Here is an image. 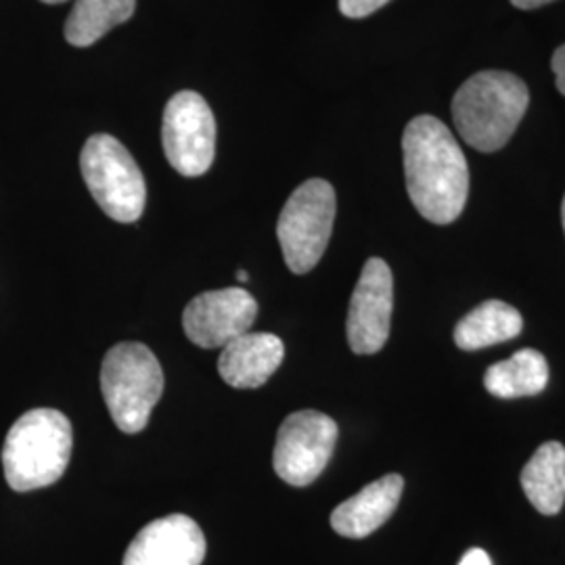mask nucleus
I'll return each mask as SVG.
<instances>
[{
	"mask_svg": "<svg viewBox=\"0 0 565 565\" xmlns=\"http://www.w3.org/2000/svg\"><path fill=\"white\" fill-rule=\"evenodd\" d=\"M403 156L406 191L417 212L429 223H455L469 195V168L445 121L434 116L408 121Z\"/></svg>",
	"mask_w": 565,
	"mask_h": 565,
	"instance_id": "obj_1",
	"label": "nucleus"
},
{
	"mask_svg": "<svg viewBox=\"0 0 565 565\" xmlns=\"http://www.w3.org/2000/svg\"><path fill=\"white\" fill-rule=\"evenodd\" d=\"M530 93L522 78L488 70L471 76L452 99V120L463 141L484 153L503 149L524 118Z\"/></svg>",
	"mask_w": 565,
	"mask_h": 565,
	"instance_id": "obj_2",
	"label": "nucleus"
},
{
	"mask_svg": "<svg viewBox=\"0 0 565 565\" xmlns=\"http://www.w3.org/2000/svg\"><path fill=\"white\" fill-rule=\"evenodd\" d=\"M74 446L70 419L55 408H32L9 429L2 446L4 480L30 492L63 478Z\"/></svg>",
	"mask_w": 565,
	"mask_h": 565,
	"instance_id": "obj_3",
	"label": "nucleus"
},
{
	"mask_svg": "<svg viewBox=\"0 0 565 565\" xmlns=\"http://www.w3.org/2000/svg\"><path fill=\"white\" fill-rule=\"evenodd\" d=\"M102 392L114 424L124 434H139L162 398L160 361L145 343L114 345L103 359Z\"/></svg>",
	"mask_w": 565,
	"mask_h": 565,
	"instance_id": "obj_4",
	"label": "nucleus"
},
{
	"mask_svg": "<svg viewBox=\"0 0 565 565\" xmlns=\"http://www.w3.org/2000/svg\"><path fill=\"white\" fill-rule=\"evenodd\" d=\"M81 170L90 195L109 218L116 223L141 218L147 200L141 168L116 137H90L82 149Z\"/></svg>",
	"mask_w": 565,
	"mask_h": 565,
	"instance_id": "obj_5",
	"label": "nucleus"
},
{
	"mask_svg": "<svg viewBox=\"0 0 565 565\" xmlns=\"http://www.w3.org/2000/svg\"><path fill=\"white\" fill-rule=\"evenodd\" d=\"M335 221V191L323 179L302 182L285 203L277 223L282 258L294 275L321 263Z\"/></svg>",
	"mask_w": 565,
	"mask_h": 565,
	"instance_id": "obj_6",
	"label": "nucleus"
},
{
	"mask_svg": "<svg viewBox=\"0 0 565 565\" xmlns=\"http://www.w3.org/2000/svg\"><path fill=\"white\" fill-rule=\"evenodd\" d=\"M163 153L182 177H202L214 163L216 120L202 95L177 93L163 109Z\"/></svg>",
	"mask_w": 565,
	"mask_h": 565,
	"instance_id": "obj_7",
	"label": "nucleus"
},
{
	"mask_svg": "<svg viewBox=\"0 0 565 565\" xmlns=\"http://www.w3.org/2000/svg\"><path fill=\"white\" fill-rule=\"evenodd\" d=\"M338 424L319 411L289 415L277 434L273 467L285 484L303 488L324 471L335 450Z\"/></svg>",
	"mask_w": 565,
	"mask_h": 565,
	"instance_id": "obj_8",
	"label": "nucleus"
},
{
	"mask_svg": "<svg viewBox=\"0 0 565 565\" xmlns=\"http://www.w3.org/2000/svg\"><path fill=\"white\" fill-rule=\"evenodd\" d=\"M394 310V279L382 258L366 260L354 287L345 333L354 354H377L390 338Z\"/></svg>",
	"mask_w": 565,
	"mask_h": 565,
	"instance_id": "obj_9",
	"label": "nucleus"
},
{
	"mask_svg": "<svg viewBox=\"0 0 565 565\" xmlns=\"http://www.w3.org/2000/svg\"><path fill=\"white\" fill-rule=\"evenodd\" d=\"M258 317L256 298L243 287L205 291L186 303L182 329L200 348H224L252 329Z\"/></svg>",
	"mask_w": 565,
	"mask_h": 565,
	"instance_id": "obj_10",
	"label": "nucleus"
},
{
	"mask_svg": "<svg viewBox=\"0 0 565 565\" xmlns=\"http://www.w3.org/2000/svg\"><path fill=\"white\" fill-rule=\"evenodd\" d=\"M205 536L189 515H168L145 525L124 553L121 565H202Z\"/></svg>",
	"mask_w": 565,
	"mask_h": 565,
	"instance_id": "obj_11",
	"label": "nucleus"
},
{
	"mask_svg": "<svg viewBox=\"0 0 565 565\" xmlns=\"http://www.w3.org/2000/svg\"><path fill=\"white\" fill-rule=\"evenodd\" d=\"M285 345L273 333H243L226 343L218 359V373L237 390H254L266 384L281 366Z\"/></svg>",
	"mask_w": 565,
	"mask_h": 565,
	"instance_id": "obj_12",
	"label": "nucleus"
},
{
	"mask_svg": "<svg viewBox=\"0 0 565 565\" xmlns=\"http://www.w3.org/2000/svg\"><path fill=\"white\" fill-rule=\"evenodd\" d=\"M403 490V476L387 473L335 507L331 513V527L343 539H366L392 518Z\"/></svg>",
	"mask_w": 565,
	"mask_h": 565,
	"instance_id": "obj_13",
	"label": "nucleus"
},
{
	"mask_svg": "<svg viewBox=\"0 0 565 565\" xmlns=\"http://www.w3.org/2000/svg\"><path fill=\"white\" fill-rule=\"evenodd\" d=\"M527 501L543 515H557L565 503V446L546 443L522 469Z\"/></svg>",
	"mask_w": 565,
	"mask_h": 565,
	"instance_id": "obj_14",
	"label": "nucleus"
},
{
	"mask_svg": "<svg viewBox=\"0 0 565 565\" xmlns=\"http://www.w3.org/2000/svg\"><path fill=\"white\" fill-rule=\"evenodd\" d=\"M524 329L520 310L501 300H488L469 315H465L455 327V343L465 352H476L494 343L509 342Z\"/></svg>",
	"mask_w": 565,
	"mask_h": 565,
	"instance_id": "obj_15",
	"label": "nucleus"
},
{
	"mask_svg": "<svg viewBox=\"0 0 565 565\" xmlns=\"http://www.w3.org/2000/svg\"><path fill=\"white\" fill-rule=\"evenodd\" d=\"M548 384V363L539 350L525 348L503 363L492 364L484 375L486 390L497 398L536 396Z\"/></svg>",
	"mask_w": 565,
	"mask_h": 565,
	"instance_id": "obj_16",
	"label": "nucleus"
},
{
	"mask_svg": "<svg viewBox=\"0 0 565 565\" xmlns=\"http://www.w3.org/2000/svg\"><path fill=\"white\" fill-rule=\"evenodd\" d=\"M137 0H76L65 21V39L74 46H90L103 36L130 20Z\"/></svg>",
	"mask_w": 565,
	"mask_h": 565,
	"instance_id": "obj_17",
	"label": "nucleus"
},
{
	"mask_svg": "<svg viewBox=\"0 0 565 565\" xmlns=\"http://www.w3.org/2000/svg\"><path fill=\"white\" fill-rule=\"evenodd\" d=\"M390 0H340V11L345 18L352 20H363L377 9H382Z\"/></svg>",
	"mask_w": 565,
	"mask_h": 565,
	"instance_id": "obj_18",
	"label": "nucleus"
},
{
	"mask_svg": "<svg viewBox=\"0 0 565 565\" xmlns=\"http://www.w3.org/2000/svg\"><path fill=\"white\" fill-rule=\"evenodd\" d=\"M551 67H553V74H555V81H557V88H559V93L565 97V44H562L555 51L553 61H551Z\"/></svg>",
	"mask_w": 565,
	"mask_h": 565,
	"instance_id": "obj_19",
	"label": "nucleus"
},
{
	"mask_svg": "<svg viewBox=\"0 0 565 565\" xmlns=\"http://www.w3.org/2000/svg\"><path fill=\"white\" fill-rule=\"evenodd\" d=\"M459 565H492V562H490L488 553L482 551V548H469L463 557H461Z\"/></svg>",
	"mask_w": 565,
	"mask_h": 565,
	"instance_id": "obj_20",
	"label": "nucleus"
},
{
	"mask_svg": "<svg viewBox=\"0 0 565 565\" xmlns=\"http://www.w3.org/2000/svg\"><path fill=\"white\" fill-rule=\"evenodd\" d=\"M546 2H553V0H511V4L518 9H539Z\"/></svg>",
	"mask_w": 565,
	"mask_h": 565,
	"instance_id": "obj_21",
	"label": "nucleus"
},
{
	"mask_svg": "<svg viewBox=\"0 0 565 565\" xmlns=\"http://www.w3.org/2000/svg\"><path fill=\"white\" fill-rule=\"evenodd\" d=\"M247 279H249V275H247L245 270H239V273H237V281L245 282Z\"/></svg>",
	"mask_w": 565,
	"mask_h": 565,
	"instance_id": "obj_22",
	"label": "nucleus"
},
{
	"mask_svg": "<svg viewBox=\"0 0 565 565\" xmlns=\"http://www.w3.org/2000/svg\"><path fill=\"white\" fill-rule=\"evenodd\" d=\"M41 2H46V4H60V2H65V0H41Z\"/></svg>",
	"mask_w": 565,
	"mask_h": 565,
	"instance_id": "obj_23",
	"label": "nucleus"
},
{
	"mask_svg": "<svg viewBox=\"0 0 565 565\" xmlns=\"http://www.w3.org/2000/svg\"><path fill=\"white\" fill-rule=\"evenodd\" d=\"M562 221H564V231H565V198H564V203H562Z\"/></svg>",
	"mask_w": 565,
	"mask_h": 565,
	"instance_id": "obj_24",
	"label": "nucleus"
}]
</instances>
